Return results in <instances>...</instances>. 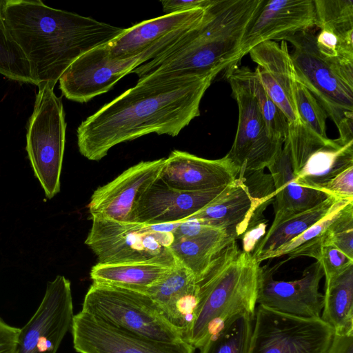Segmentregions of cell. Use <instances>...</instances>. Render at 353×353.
I'll return each instance as SVG.
<instances>
[{
  "mask_svg": "<svg viewBox=\"0 0 353 353\" xmlns=\"http://www.w3.org/2000/svg\"><path fill=\"white\" fill-rule=\"evenodd\" d=\"M216 74L139 79L127 90L83 121L77 130L79 152L99 161L114 146L156 133L177 136L199 116L201 99Z\"/></svg>",
  "mask_w": 353,
  "mask_h": 353,
  "instance_id": "1",
  "label": "cell"
},
{
  "mask_svg": "<svg viewBox=\"0 0 353 353\" xmlns=\"http://www.w3.org/2000/svg\"><path fill=\"white\" fill-rule=\"evenodd\" d=\"M7 37L21 49L38 87L53 88L80 56L112 42L125 28L49 7L41 0H1Z\"/></svg>",
  "mask_w": 353,
  "mask_h": 353,
  "instance_id": "2",
  "label": "cell"
},
{
  "mask_svg": "<svg viewBox=\"0 0 353 353\" xmlns=\"http://www.w3.org/2000/svg\"><path fill=\"white\" fill-rule=\"evenodd\" d=\"M262 0H212L201 22L163 54L132 72L139 79L162 76L218 74L238 65L241 41Z\"/></svg>",
  "mask_w": 353,
  "mask_h": 353,
  "instance_id": "3",
  "label": "cell"
},
{
  "mask_svg": "<svg viewBox=\"0 0 353 353\" xmlns=\"http://www.w3.org/2000/svg\"><path fill=\"white\" fill-rule=\"evenodd\" d=\"M261 268L236 240L228 245L197 281L198 303L185 340L200 348L234 318L254 316Z\"/></svg>",
  "mask_w": 353,
  "mask_h": 353,
  "instance_id": "4",
  "label": "cell"
},
{
  "mask_svg": "<svg viewBox=\"0 0 353 353\" xmlns=\"http://www.w3.org/2000/svg\"><path fill=\"white\" fill-rule=\"evenodd\" d=\"M92 221L85 243L97 256V263L177 264L170 250L177 222L152 225L100 217Z\"/></svg>",
  "mask_w": 353,
  "mask_h": 353,
  "instance_id": "5",
  "label": "cell"
},
{
  "mask_svg": "<svg viewBox=\"0 0 353 353\" xmlns=\"http://www.w3.org/2000/svg\"><path fill=\"white\" fill-rule=\"evenodd\" d=\"M312 29L288 38L295 75L336 125L339 139L353 141V75L332 66L319 52Z\"/></svg>",
  "mask_w": 353,
  "mask_h": 353,
  "instance_id": "6",
  "label": "cell"
},
{
  "mask_svg": "<svg viewBox=\"0 0 353 353\" xmlns=\"http://www.w3.org/2000/svg\"><path fill=\"white\" fill-rule=\"evenodd\" d=\"M81 311L114 327L163 342L184 339L181 331L163 316L145 293L92 283Z\"/></svg>",
  "mask_w": 353,
  "mask_h": 353,
  "instance_id": "7",
  "label": "cell"
},
{
  "mask_svg": "<svg viewBox=\"0 0 353 353\" xmlns=\"http://www.w3.org/2000/svg\"><path fill=\"white\" fill-rule=\"evenodd\" d=\"M66 122L61 99L48 84L39 86L26 134V151L46 197L60 191Z\"/></svg>",
  "mask_w": 353,
  "mask_h": 353,
  "instance_id": "8",
  "label": "cell"
},
{
  "mask_svg": "<svg viewBox=\"0 0 353 353\" xmlns=\"http://www.w3.org/2000/svg\"><path fill=\"white\" fill-rule=\"evenodd\" d=\"M225 72L239 108L236 133L225 157L236 168L237 178L243 179L267 168L282 150L283 141L270 133L248 84L245 66L234 65Z\"/></svg>",
  "mask_w": 353,
  "mask_h": 353,
  "instance_id": "9",
  "label": "cell"
},
{
  "mask_svg": "<svg viewBox=\"0 0 353 353\" xmlns=\"http://www.w3.org/2000/svg\"><path fill=\"white\" fill-rule=\"evenodd\" d=\"M334 330L321 318H305L259 305L249 353H327Z\"/></svg>",
  "mask_w": 353,
  "mask_h": 353,
  "instance_id": "10",
  "label": "cell"
},
{
  "mask_svg": "<svg viewBox=\"0 0 353 353\" xmlns=\"http://www.w3.org/2000/svg\"><path fill=\"white\" fill-rule=\"evenodd\" d=\"M108 44L86 52L63 73L59 80V88L65 98L79 103L88 102L108 92L122 77L165 50L163 45H157L133 57L112 59Z\"/></svg>",
  "mask_w": 353,
  "mask_h": 353,
  "instance_id": "11",
  "label": "cell"
},
{
  "mask_svg": "<svg viewBox=\"0 0 353 353\" xmlns=\"http://www.w3.org/2000/svg\"><path fill=\"white\" fill-rule=\"evenodd\" d=\"M73 316L70 281L59 275L48 283L37 310L20 329L15 353H57Z\"/></svg>",
  "mask_w": 353,
  "mask_h": 353,
  "instance_id": "12",
  "label": "cell"
},
{
  "mask_svg": "<svg viewBox=\"0 0 353 353\" xmlns=\"http://www.w3.org/2000/svg\"><path fill=\"white\" fill-rule=\"evenodd\" d=\"M73 347L79 353H194L185 339L163 342L114 327L83 311L74 314Z\"/></svg>",
  "mask_w": 353,
  "mask_h": 353,
  "instance_id": "13",
  "label": "cell"
},
{
  "mask_svg": "<svg viewBox=\"0 0 353 353\" xmlns=\"http://www.w3.org/2000/svg\"><path fill=\"white\" fill-rule=\"evenodd\" d=\"M165 161V158L141 161L96 189L88 205L91 217L133 222L139 198L160 178Z\"/></svg>",
  "mask_w": 353,
  "mask_h": 353,
  "instance_id": "14",
  "label": "cell"
},
{
  "mask_svg": "<svg viewBox=\"0 0 353 353\" xmlns=\"http://www.w3.org/2000/svg\"><path fill=\"white\" fill-rule=\"evenodd\" d=\"M275 268H261L257 303L288 314L321 318L323 294L319 291L324 276L321 263L316 261L307 267L301 278L279 281L273 277Z\"/></svg>",
  "mask_w": 353,
  "mask_h": 353,
  "instance_id": "15",
  "label": "cell"
},
{
  "mask_svg": "<svg viewBox=\"0 0 353 353\" xmlns=\"http://www.w3.org/2000/svg\"><path fill=\"white\" fill-rule=\"evenodd\" d=\"M314 26V0H262L242 38V56L260 43L285 41Z\"/></svg>",
  "mask_w": 353,
  "mask_h": 353,
  "instance_id": "16",
  "label": "cell"
},
{
  "mask_svg": "<svg viewBox=\"0 0 353 353\" xmlns=\"http://www.w3.org/2000/svg\"><path fill=\"white\" fill-rule=\"evenodd\" d=\"M205 9L164 14L130 28L108 44L112 59L137 56L159 44L174 45L203 20Z\"/></svg>",
  "mask_w": 353,
  "mask_h": 353,
  "instance_id": "17",
  "label": "cell"
},
{
  "mask_svg": "<svg viewBox=\"0 0 353 353\" xmlns=\"http://www.w3.org/2000/svg\"><path fill=\"white\" fill-rule=\"evenodd\" d=\"M248 53L257 65L254 72L259 79L288 123L300 122L294 98L296 79L287 42L264 41Z\"/></svg>",
  "mask_w": 353,
  "mask_h": 353,
  "instance_id": "18",
  "label": "cell"
},
{
  "mask_svg": "<svg viewBox=\"0 0 353 353\" xmlns=\"http://www.w3.org/2000/svg\"><path fill=\"white\" fill-rule=\"evenodd\" d=\"M225 187L183 191L169 186L159 178L139 198L133 222L155 225L183 221L204 208Z\"/></svg>",
  "mask_w": 353,
  "mask_h": 353,
  "instance_id": "19",
  "label": "cell"
},
{
  "mask_svg": "<svg viewBox=\"0 0 353 353\" xmlns=\"http://www.w3.org/2000/svg\"><path fill=\"white\" fill-rule=\"evenodd\" d=\"M238 172L225 156L208 159L174 150L165 158L160 178L169 186L183 191H203L228 185Z\"/></svg>",
  "mask_w": 353,
  "mask_h": 353,
  "instance_id": "20",
  "label": "cell"
},
{
  "mask_svg": "<svg viewBox=\"0 0 353 353\" xmlns=\"http://www.w3.org/2000/svg\"><path fill=\"white\" fill-rule=\"evenodd\" d=\"M266 201L254 197L244 178H236L208 204L189 218L241 238L258 208Z\"/></svg>",
  "mask_w": 353,
  "mask_h": 353,
  "instance_id": "21",
  "label": "cell"
},
{
  "mask_svg": "<svg viewBox=\"0 0 353 353\" xmlns=\"http://www.w3.org/2000/svg\"><path fill=\"white\" fill-rule=\"evenodd\" d=\"M145 293L166 319L183 332L185 339L198 303V285L194 274L177 263Z\"/></svg>",
  "mask_w": 353,
  "mask_h": 353,
  "instance_id": "22",
  "label": "cell"
},
{
  "mask_svg": "<svg viewBox=\"0 0 353 353\" xmlns=\"http://www.w3.org/2000/svg\"><path fill=\"white\" fill-rule=\"evenodd\" d=\"M267 168L274 186L273 221L311 209L332 196L295 182L289 150L285 144Z\"/></svg>",
  "mask_w": 353,
  "mask_h": 353,
  "instance_id": "23",
  "label": "cell"
},
{
  "mask_svg": "<svg viewBox=\"0 0 353 353\" xmlns=\"http://www.w3.org/2000/svg\"><path fill=\"white\" fill-rule=\"evenodd\" d=\"M350 166H353V141L344 143L339 139H330L307 157L294 174L295 182L321 190L328 181Z\"/></svg>",
  "mask_w": 353,
  "mask_h": 353,
  "instance_id": "24",
  "label": "cell"
},
{
  "mask_svg": "<svg viewBox=\"0 0 353 353\" xmlns=\"http://www.w3.org/2000/svg\"><path fill=\"white\" fill-rule=\"evenodd\" d=\"M234 241L225 231L213 229L196 236L174 239L170 250L176 263L190 270L198 281Z\"/></svg>",
  "mask_w": 353,
  "mask_h": 353,
  "instance_id": "25",
  "label": "cell"
},
{
  "mask_svg": "<svg viewBox=\"0 0 353 353\" xmlns=\"http://www.w3.org/2000/svg\"><path fill=\"white\" fill-rule=\"evenodd\" d=\"M321 319L332 327L334 334L353 333V265L325 279Z\"/></svg>",
  "mask_w": 353,
  "mask_h": 353,
  "instance_id": "26",
  "label": "cell"
},
{
  "mask_svg": "<svg viewBox=\"0 0 353 353\" xmlns=\"http://www.w3.org/2000/svg\"><path fill=\"white\" fill-rule=\"evenodd\" d=\"M337 199L330 196L311 209L273 221L269 230L257 243L252 253V256L261 263L266 255L296 238L322 219Z\"/></svg>",
  "mask_w": 353,
  "mask_h": 353,
  "instance_id": "27",
  "label": "cell"
},
{
  "mask_svg": "<svg viewBox=\"0 0 353 353\" xmlns=\"http://www.w3.org/2000/svg\"><path fill=\"white\" fill-rule=\"evenodd\" d=\"M172 267L148 263L99 264L90 271L93 283L125 288L145 293L162 279Z\"/></svg>",
  "mask_w": 353,
  "mask_h": 353,
  "instance_id": "28",
  "label": "cell"
},
{
  "mask_svg": "<svg viewBox=\"0 0 353 353\" xmlns=\"http://www.w3.org/2000/svg\"><path fill=\"white\" fill-rule=\"evenodd\" d=\"M353 198H338L328 212L296 238L266 255L263 261L288 255V260L300 256L318 259L322 248L329 244L332 223Z\"/></svg>",
  "mask_w": 353,
  "mask_h": 353,
  "instance_id": "29",
  "label": "cell"
},
{
  "mask_svg": "<svg viewBox=\"0 0 353 353\" xmlns=\"http://www.w3.org/2000/svg\"><path fill=\"white\" fill-rule=\"evenodd\" d=\"M254 316L243 314L230 321L209 337L200 353H249Z\"/></svg>",
  "mask_w": 353,
  "mask_h": 353,
  "instance_id": "30",
  "label": "cell"
},
{
  "mask_svg": "<svg viewBox=\"0 0 353 353\" xmlns=\"http://www.w3.org/2000/svg\"><path fill=\"white\" fill-rule=\"evenodd\" d=\"M315 26L337 36L353 34L352 0H314Z\"/></svg>",
  "mask_w": 353,
  "mask_h": 353,
  "instance_id": "31",
  "label": "cell"
},
{
  "mask_svg": "<svg viewBox=\"0 0 353 353\" xmlns=\"http://www.w3.org/2000/svg\"><path fill=\"white\" fill-rule=\"evenodd\" d=\"M245 73L270 133L284 143L289 125L286 117L269 97L255 72L245 66Z\"/></svg>",
  "mask_w": 353,
  "mask_h": 353,
  "instance_id": "32",
  "label": "cell"
},
{
  "mask_svg": "<svg viewBox=\"0 0 353 353\" xmlns=\"http://www.w3.org/2000/svg\"><path fill=\"white\" fill-rule=\"evenodd\" d=\"M0 74L12 81L35 85L28 60L19 46L6 34L1 17Z\"/></svg>",
  "mask_w": 353,
  "mask_h": 353,
  "instance_id": "33",
  "label": "cell"
},
{
  "mask_svg": "<svg viewBox=\"0 0 353 353\" xmlns=\"http://www.w3.org/2000/svg\"><path fill=\"white\" fill-rule=\"evenodd\" d=\"M294 98L300 121L320 137L328 138L326 133V112L311 92L297 79Z\"/></svg>",
  "mask_w": 353,
  "mask_h": 353,
  "instance_id": "34",
  "label": "cell"
},
{
  "mask_svg": "<svg viewBox=\"0 0 353 353\" xmlns=\"http://www.w3.org/2000/svg\"><path fill=\"white\" fill-rule=\"evenodd\" d=\"M316 261L321 263L325 279L336 276L353 265V259L332 244L322 248Z\"/></svg>",
  "mask_w": 353,
  "mask_h": 353,
  "instance_id": "35",
  "label": "cell"
},
{
  "mask_svg": "<svg viewBox=\"0 0 353 353\" xmlns=\"http://www.w3.org/2000/svg\"><path fill=\"white\" fill-rule=\"evenodd\" d=\"M321 190L337 198H353V166L334 176Z\"/></svg>",
  "mask_w": 353,
  "mask_h": 353,
  "instance_id": "36",
  "label": "cell"
},
{
  "mask_svg": "<svg viewBox=\"0 0 353 353\" xmlns=\"http://www.w3.org/2000/svg\"><path fill=\"white\" fill-rule=\"evenodd\" d=\"M265 222L261 220L253 221V218L242 237L243 251L252 253L259 241L265 234Z\"/></svg>",
  "mask_w": 353,
  "mask_h": 353,
  "instance_id": "37",
  "label": "cell"
},
{
  "mask_svg": "<svg viewBox=\"0 0 353 353\" xmlns=\"http://www.w3.org/2000/svg\"><path fill=\"white\" fill-rule=\"evenodd\" d=\"M212 0H163L161 1L164 14L178 13L196 9H205Z\"/></svg>",
  "mask_w": 353,
  "mask_h": 353,
  "instance_id": "38",
  "label": "cell"
},
{
  "mask_svg": "<svg viewBox=\"0 0 353 353\" xmlns=\"http://www.w3.org/2000/svg\"><path fill=\"white\" fill-rule=\"evenodd\" d=\"M213 229L216 228L206 226L197 219L188 218L179 221L172 234L174 239L189 238L200 235Z\"/></svg>",
  "mask_w": 353,
  "mask_h": 353,
  "instance_id": "39",
  "label": "cell"
},
{
  "mask_svg": "<svg viewBox=\"0 0 353 353\" xmlns=\"http://www.w3.org/2000/svg\"><path fill=\"white\" fill-rule=\"evenodd\" d=\"M19 330L0 318V353L16 352Z\"/></svg>",
  "mask_w": 353,
  "mask_h": 353,
  "instance_id": "40",
  "label": "cell"
},
{
  "mask_svg": "<svg viewBox=\"0 0 353 353\" xmlns=\"http://www.w3.org/2000/svg\"><path fill=\"white\" fill-rule=\"evenodd\" d=\"M327 353H353V333L334 334Z\"/></svg>",
  "mask_w": 353,
  "mask_h": 353,
  "instance_id": "41",
  "label": "cell"
}]
</instances>
